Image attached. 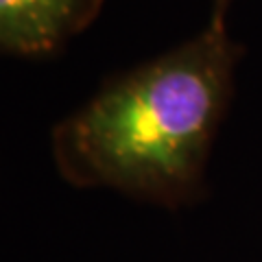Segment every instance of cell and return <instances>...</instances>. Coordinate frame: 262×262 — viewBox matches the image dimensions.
I'll list each match as a JSON object with an SVG mask.
<instances>
[{"instance_id":"6da1fadb","label":"cell","mask_w":262,"mask_h":262,"mask_svg":"<svg viewBox=\"0 0 262 262\" xmlns=\"http://www.w3.org/2000/svg\"><path fill=\"white\" fill-rule=\"evenodd\" d=\"M241 57L225 22L210 20L173 51L107 79L51 131L59 177L168 210L201 201Z\"/></svg>"},{"instance_id":"3957f363","label":"cell","mask_w":262,"mask_h":262,"mask_svg":"<svg viewBox=\"0 0 262 262\" xmlns=\"http://www.w3.org/2000/svg\"><path fill=\"white\" fill-rule=\"evenodd\" d=\"M232 5V0H212V22H225V13Z\"/></svg>"},{"instance_id":"7a4b0ae2","label":"cell","mask_w":262,"mask_h":262,"mask_svg":"<svg viewBox=\"0 0 262 262\" xmlns=\"http://www.w3.org/2000/svg\"><path fill=\"white\" fill-rule=\"evenodd\" d=\"M105 0H0V53L48 57L59 53L103 9Z\"/></svg>"}]
</instances>
